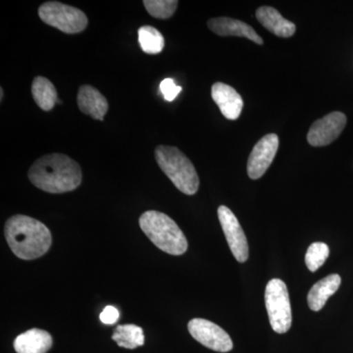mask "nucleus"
<instances>
[{
    "instance_id": "f257e3e1",
    "label": "nucleus",
    "mask_w": 353,
    "mask_h": 353,
    "mask_svg": "<svg viewBox=\"0 0 353 353\" xmlns=\"http://www.w3.org/2000/svg\"><path fill=\"white\" fill-rule=\"evenodd\" d=\"M28 176L34 187L50 194L72 192L83 180L80 165L62 153H50L39 158L30 168Z\"/></svg>"
},
{
    "instance_id": "f03ea898",
    "label": "nucleus",
    "mask_w": 353,
    "mask_h": 353,
    "mask_svg": "<svg viewBox=\"0 0 353 353\" xmlns=\"http://www.w3.org/2000/svg\"><path fill=\"white\" fill-rule=\"evenodd\" d=\"M4 234L9 248L20 259L34 260L50 250L52 236L39 220L26 215H14L6 221Z\"/></svg>"
},
{
    "instance_id": "7ed1b4c3",
    "label": "nucleus",
    "mask_w": 353,
    "mask_h": 353,
    "mask_svg": "<svg viewBox=\"0 0 353 353\" xmlns=\"http://www.w3.org/2000/svg\"><path fill=\"white\" fill-rule=\"evenodd\" d=\"M139 226L145 236L162 252L182 255L188 250V241L175 221L159 211L150 210L139 217Z\"/></svg>"
},
{
    "instance_id": "20e7f679",
    "label": "nucleus",
    "mask_w": 353,
    "mask_h": 353,
    "mask_svg": "<svg viewBox=\"0 0 353 353\" xmlns=\"http://www.w3.org/2000/svg\"><path fill=\"white\" fill-rule=\"evenodd\" d=\"M155 159L174 185L188 196H194L199 188V178L192 161L175 146L158 145Z\"/></svg>"
},
{
    "instance_id": "39448f33",
    "label": "nucleus",
    "mask_w": 353,
    "mask_h": 353,
    "mask_svg": "<svg viewBox=\"0 0 353 353\" xmlns=\"http://www.w3.org/2000/svg\"><path fill=\"white\" fill-rule=\"evenodd\" d=\"M265 304L272 329L285 334L292 327V315L287 285L280 279H272L265 290Z\"/></svg>"
},
{
    "instance_id": "423d86ee",
    "label": "nucleus",
    "mask_w": 353,
    "mask_h": 353,
    "mask_svg": "<svg viewBox=\"0 0 353 353\" xmlns=\"http://www.w3.org/2000/svg\"><path fill=\"white\" fill-rule=\"evenodd\" d=\"M39 16L43 23L65 34L85 31L88 23L82 10L58 1L44 2L39 6Z\"/></svg>"
},
{
    "instance_id": "0eeeda50",
    "label": "nucleus",
    "mask_w": 353,
    "mask_h": 353,
    "mask_svg": "<svg viewBox=\"0 0 353 353\" xmlns=\"http://www.w3.org/2000/svg\"><path fill=\"white\" fill-rule=\"evenodd\" d=\"M188 329L194 340L214 352H229L233 350V341L229 334L213 322L194 318L188 324Z\"/></svg>"
},
{
    "instance_id": "6e6552de",
    "label": "nucleus",
    "mask_w": 353,
    "mask_h": 353,
    "mask_svg": "<svg viewBox=\"0 0 353 353\" xmlns=\"http://www.w3.org/2000/svg\"><path fill=\"white\" fill-rule=\"evenodd\" d=\"M218 217L234 259L243 263L250 256V248L240 222L234 213L224 205L218 208Z\"/></svg>"
},
{
    "instance_id": "1a4fd4ad",
    "label": "nucleus",
    "mask_w": 353,
    "mask_h": 353,
    "mask_svg": "<svg viewBox=\"0 0 353 353\" xmlns=\"http://www.w3.org/2000/svg\"><path fill=\"white\" fill-rule=\"evenodd\" d=\"M347 125V116L341 112H332L315 121L309 129V145L319 148L328 145L340 137Z\"/></svg>"
},
{
    "instance_id": "9d476101",
    "label": "nucleus",
    "mask_w": 353,
    "mask_h": 353,
    "mask_svg": "<svg viewBox=\"0 0 353 353\" xmlns=\"http://www.w3.org/2000/svg\"><path fill=\"white\" fill-rule=\"evenodd\" d=\"M279 148L277 134H269L260 139L253 148L248 161V176L259 180L271 166Z\"/></svg>"
},
{
    "instance_id": "9b49d317",
    "label": "nucleus",
    "mask_w": 353,
    "mask_h": 353,
    "mask_svg": "<svg viewBox=\"0 0 353 353\" xmlns=\"http://www.w3.org/2000/svg\"><path fill=\"white\" fill-rule=\"evenodd\" d=\"M211 95L225 118L236 120L240 117L243 101L234 88L226 83L217 82L211 88Z\"/></svg>"
},
{
    "instance_id": "f8f14e48",
    "label": "nucleus",
    "mask_w": 353,
    "mask_h": 353,
    "mask_svg": "<svg viewBox=\"0 0 353 353\" xmlns=\"http://www.w3.org/2000/svg\"><path fill=\"white\" fill-rule=\"evenodd\" d=\"M209 30L220 37H239L252 41L257 44H263V39L253 30L252 26L241 20L228 17L212 18L208 22Z\"/></svg>"
},
{
    "instance_id": "ddd939ff",
    "label": "nucleus",
    "mask_w": 353,
    "mask_h": 353,
    "mask_svg": "<svg viewBox=\"0 0 353 353\" xmlns=\"http://www.w3.org/2000/svg\"><path fill=\"white\" fill-rule=\"evenodd\" d=\"M79 108L85 115L95 120L103 121L108 111V101L106 97L92 85H83L79 88Z\"/></svg>"
},
{
    "instance_id": "4468645a",
    "label": "nucleus",
    "mask_w": 353,
    "mask_h": 353,
    "mask_svg": "<svg viewBox=\"0 0 353 353\" xmlns=\"http://www.w3.org/2000/svg\"><path fill=\"white\" fill-rule=\"evenodd\" d=\"M256 18L265 29L280 38H290L296 31V25L285 19L277 9L273 7H260L256 10Z\"/></svg>"
},
{
    "instance_id": "2eb2a0df",
    "label": "nucleus",
    "mask_w": 353,
    "mask_h": 353,
    "mask_svg": "<svg viewBox=\"0 0 353 353\" xmlns=\"http://www.w3.org/2000/svg\"><path fill=\"white\" fill-rule=\"evenodd\" d=\"M51 347L52 336L43 330H29L14 341V350L17 353H46Z\"/></svg>"
},
{
    "instance_id": "dca6fc26",
    "label": "nucleus",
    "mask_w": 353,
    "mask_h": 353,
    "mask_svg": "<svg viewBox=\"0 0 353 353\" xmlns=\"http://www.w3.org/2000/svg\"><path fill=\"white\" fill-rule=\"evenodd\" d=\"M341 283V279L338 274H332L328 277L316 283L308 292L309 308L315 312L321 310L330 297L336 294V290L340 288Z\"/></svg>"
},
{
    "instance_id": "f3484780",
    "label": "nucleus",
    "mask_w": 353,
    "mask_h": 353,
    "mask_svg": "<svg viewBox=\"0 0 353 353\" xmlns=\"http://www.w3.org/2000/svg\"><path fill=\"white\" fill-rule=\"evenodd\" d=\"M32 94L34 101L43 111H50L57 103V88L48 79L36 77L32 85Z\"/></svg>"
},
{
    "instance_id": "a211bd4d",
    "label": "nucleus",
    "mask_w": 353,
    "mask_h": 353,
    "mask_svg": "<svg viewBox=\"0 0 353 353\" xmlns=\"http://www.w3.org/2000/svg\"><path fill=\"white\" fill-rule=\"evenodd\" d=\"M112 340L121 347L134 350L145 345V334L143 330L137 325H120L114 331Z\"/></svg>"
},
{
    "instance_id": "6ab92c4d",
    "label": "nucleus",
    "mask_w": 353,
    "mask_h": 353,
    "mask_svg": "<svg viewBox=\"0 0 353 353\" xmlns=\"http://www.w3.org/2000/svg\"><path fill=\"white\" fill-rule=\"evenodd\" d=\"M139 43L143 52L158 54L164 48V38L161 32L152 26H143L139 30Z\"/></svg>"
},
{
    "instance_id": "aec40b11",
    "label": "nucleus",
    "mask_w": 353,
    "mask_h": 353,
    "mask_svg": "<svg viewBox=\"0 0 353 353\" xmlns=\"http://www.w3.org/2000/svg\"><path fill=\"white\" fill-rule=\"evenodd\" d=\"M179 2L176 0H145L146 11L157 19H169L176 12Z\"/></svg>"
},
{
    "instance_id": "412c9836",
    "label": "nucleus",
    "mask_w": 353,
    "mask_h": 353,
    "mask_svg": "<svg viewBox=\"0 0 353 353\" xmlns=\"http://www.w3.org/2000/svg\"><path fill=\"white\" fill-rule=\"evenodd\" d=\"M329 246L324 243H314L309 246L305 255V264L308 270L316 272L328 259Z\"/></svg>"
},
{
    "instance_id": "4be33fe9",
    "label": "nucleus",
    "mask_w": 353,
    "mask_h": 353,
    "mask_svg": "<svg viewBox=\"0 0 353 353\" xmlns=\"http://www.w3.org/2000/svg\"><path fill=\"white\" fill-rule=\"evenodd\" d=\"M160 90H161V94H163L165 101H173L180 94L182 88L180 85H176L173 79L168 78L165 79L160 83Z\"/></svg>"
},
{
    "instance_id": "5701e85b",
    "label": "nucleus",
    "mask_w": 353,
    "mask_h": 353,
    "mask_svg": "<svg viewBox=\"0 0 353 353\" xmlns=\"http://www.w3.org/2000/svg\"><path fill=\"white\" fill-rule=\"evenodd\" d=\"M119 317L120 313L118 309L111 305L106 306L101 313V316H99L101 321L106 325L115 324L118 319H119Z\"/></svg>"
},
{
    "instance_id": "b1692460",
    "label": "nucleus",
    "mask_w": 353,
    "mask_h": 353,
    "mask_svg": "<svg viewBox=\"0 0 353 353\" xmlns=\"http://www.w3.org/2000/svg\"><path fill=\"white\" fill-rule=\"evenodd\" d=\"M0 92H1V99H1V101H2V99H3V92H4L3 88H0Z\"/></svg>"
},
{
    "instance_id": "393cba45",
    "label": "nucleus",
    "mask_w": 353,
    "mask_h": 353,
    "mask_svg": "<svg viewBox=\"0 0 353 353\" xmlns=\"http://www.w3.org/2000/svg\"><path fill=\"white\" fill-rule=\"evenodd\" d=\"M57 103L62 104V101L59 99H57Z\"/></svg>"
}]
</instances>
